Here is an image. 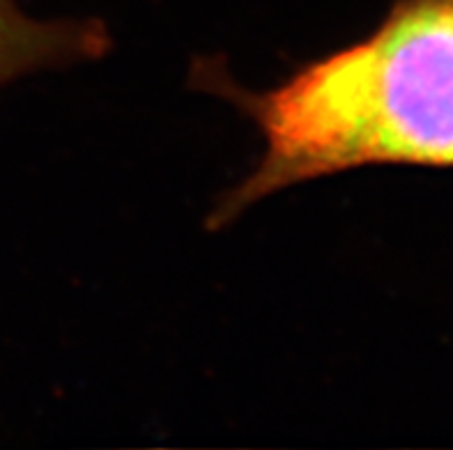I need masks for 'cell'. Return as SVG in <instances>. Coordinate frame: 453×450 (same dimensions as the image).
<instances>
[{
	"label": "cell",
	"instance_id": "obj_2",
	"mask_svg": "<svg viewBox=\"0 0 453 450\" xmlns=\"http://www.w3.org/2000/svg\"><path fill=\"white\" fill-rule=\"evenodd\" d=\"M109 49L102 23L86 19L40 21L14 0H0V86L42 69L95 60Z\"/></svg>",
	"mask_w": 453,
	"mask_h": 450
},
{
	"label": "cell",
	"instance_id": "obj_1",
	"mask_svg": "<svg viewBox=\"0 0 453 450\" xmlns=\"http://www.w3.org/2000/svg\"><path fill=\"white\" fill-rule=\"evenodd\" d=\"M263 156L212 228L316 177L378 164L453 168V0H401L373 34L244 95Z\"/></svg>",
	"mask_w": 453,
	"mask_h": 450
}]
</instances>
